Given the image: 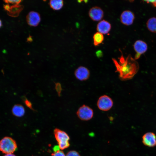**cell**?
I'll return each instance as SVG.
<instances>
[{
  "label": "cell",
  "instance_id": "6da1fadb",
  "mask_svg": "<svg viewBox=\"0 0 156 156\" xmlns=\"http://www.w3.org/2000/svg\"><path fill=\"white\" fill-rule=\"evenodd\" d=\"M113 61L115 66L116 72L118 73L119 79L125 81L131 79L138 72V63L132 57H128L125 59L122 56L118 62L114 59Z\"/></svg>",
  "mask_w": 156,
  "mask_h": 156
},
{
  "label": "cell",
  "instance_id": "7a4b0ae2",
  "mask_svg": "<svg viewBox=\"0 0 156 156\" xmlns=\"http://www.w3.org/2000/svg\"><path fill=\"white\" fill-rule=\"evenodd\" d=\"M17 149L16 141L11 137H5L0 141V151L3 153H13Z\"/></svg>",
  "mask_w": 156,
  "mask_h": 156
},
{
  "label": "cell",
  "instance_id": "3957f363",
  "mask_svg": "<svg viewBox=\"0 0 156 156\" xmlns=\"http://www.w3.org/2000/svg\"><path fill=\"white\" fill-rule=\"evenodd\" d=\"M53 132L55 138L60 149L63 150L69 146L70 137L67 133L57 128L54 129Z\"/></svg>",
  "mask_w": 156,
  "mask_h": 156
},
{
  "label": "cell",
  "instance_id": "277c9868",
  "mask_svg": "<svg viewBox=\"0 0 156 156\" xmlns=\"http://www.w3.org/2000/svg\"><path fill=\"white\" fill-rule=\"evenodd\" d=\"M93 110L85 105L80 107L76 112L78 117L81 120L87 121L91 119L93 116Z\"/></svg>",
  "mask_w": 156,
  "mask_h": 156
},
{
  "label": "cell",
  "instance_id": "5b68a950",
  "mask_svg": "<svg viewBox=\"0 0 156 156\" xmlns=\"http://www.w3.org/2000/svg\"><path fill=\"white\" fill-rule=\"evenodd\" d=\"M113 105L112 100L107 95H103L100 97L97 102L98 108L103 111L109 110L112 107Z\"/></svg>",
  "mask_w": 156,
  "mask_h": 156
},
{
  "label": "cell",
  "instance_id": "8992f818",
  "mask_svg": "<svg viewBox=\"0 0 156 156\" xmlns=\"http://www.w3.org/2000/svg\"><path fill=\"white\" fill-rule=\"evenodd\" d=\"M142 142L146 146L154 147L156 146V136L153 132H148L142 137Z\"/></svg>",
  "mask_w": 156,
  "mask_h": 156
},
{
  "label": "cell",
  "instance_id": "52a82bcc",
  "mask_svg": "<svg viewBox=\"0 0 156 156\" xmlns=\"http://www.w3.org/2000/svg\"><path fill=\"white\" fill-rule=\"evenodd\" d=\"M133 48L137 53L135 57V59H138L141 54L146 51L148 46L146 43L144 41L138 40L135 42L133 45Z\"/></svg>",
  "mask_w": 156,
  "mask_h": 156
},
{
  "label": "cell",
  "instance_id": "ba28073f",
  "mask_svg": "<svg viewBox=\"0 0 156 156\" xmlns=\"http://www.w3.org/2000/svg\"><path fill=\"white\" fill-rule=\"evenodd\" d=\"M135 19L134 14L131 11L126 10L121 13L120 16V20L123 24L127 26L132 24Z\"/></svg>",
  "mask_w": 156,
  "mask_h": 156
},
{
  "label": "cell",
  "instance_id": "9c48e42d",
  "mask_svg": "<svg viewBox=\"0 0 156 156\" xmlns=\"http://www.w3.org/2000/svg\"><path fill=\"white\" fill-rule=\"evenodd\" d=\"M88 14L90 18L94 21H100L104 16V12L102 10L97 6L92 8L90 10Z\"/></svg>",
  "mask_w": 156,
  "mask_h": 156
},
{
  "label": "cell",
  "instance_id": "30bf717a",
  "mask_svg": "<svg viewBox=\"0 0 156 156\" xmlns=\"http://www.w3.org/2000/svg\"><path fill=\"white\" fill-rule=\"evenodd\" d=\"M75 75L76 77L78 80L81 81H85L89 78L90 72L86 68L80 66L76 70L75 72Z\"/></svg>",
  "mask_w": 156,
  "mask_h": 156
},
{
  "label": "cell",
  "instance_id": "8fae6325",
  "mask_svg": "<svg viewBox=\"0 0 156 156\" xmlns=\"http://www.w3.org/2000/svg\"><path fill=\"white\" fill-rule=\"evenodd\" d=\"M27 21L29 25L31 26H37L40 21L39 14L37 12L31 11L29 13L27 17Z\"/></svg>",
  "mask_w": 156,
  "mask_h": 156
},
{
  "label": "cell",
  "instance_id": "7c38bea8",
  "mask_svg": "<svg viewBox=\"0 0 156 156\" xmlns=\"http://www.w3.org/2000/svg\"><path fill=\"white\" fill-rule=\"evenodd\" d=\"M111 27L110 24L105 20L100 21L97 24L96 29L98 32L102 34H106L110 31Z\"/></svg>",
  "mask_w": 156,
  "mask_h": 156
},
{
  "label": "cell",
  "instance_id": "4fadbf2b",
  "mask_svg": "<svg viewBox=\"0 0 156 156\" xmlns=\"http://www.w3.org/2000/svg\"><path fill=\"white\" fill-rule=\"evenodd\" d=\"M13 114L17 117L23 116L25 113V109L23 106L21 105L16 104L13 107L12 109Z\"/></svg>",
  "mask_w": 156,
  "mask_h": 156
},
{
  "label": "cell",
  "instance_id": "5bb4252c",
  "mask_svg": "<svg viewBox=\"0 0 156 156\" xmlns=\"http://www.w3.org/2000/svg\"><path fill=\"white\" fill-rule=\"evenodd\" d=\"M146 24L147 28L150 31L156 33V17H152L149 19Z\"/></svg>",
  "mask_w": 156,
  "mask_h": 156
},
{
  "label": "cell",
  "instance_id": "9a60e30c",
  "mask_svg": "<svg viewBox=\"0 0 156 156\" xmlns=\"http://www.w3.org/2000/svg\"><path fill=\"white\" fill-rule=\"evenodd\" d=\"M49 3L51 7L55 10L61 9L63 5V1L61 0H51Z\"/></svg>",
  "mask_w": 156,
  "mask_h": 156
},
{
  "label": "cell",
  "instance_id": "2e32d148",
  "mask_svg": "<svg viewBox=\"0 0 156 156\" xmlns=\"http://www.w3.org/2000/svg\"><path fill=\"white\" fill-rule=\"evenodd\" d=\"M104 39V36L102 34L99 32L96 33L93 36L94 45L95 46L99 45L103 42Z\"/></svg>",
  "mask_w": 156,
  "mask_h": 156
},
{
  "label": "cell",
  "instance_id": "e0dca14e",
  "mask_svg": "<svg viewBox=\"0 0 156 156\" xmlns=\"http://www.w3.org/2000/svg\"><path fill=\"white\" fill-rule=\"evenodd\" d=\"M23 101L25 105L28 108H29L31 110L35 111V110L32 107V104L31 102L28 100L25 96H24L23 99Z\"/></svg>",
  "mask_w": 156,
  "mask_h": 156
},
{
  "label": "cell",
  "instance_id": "ac0fdd59",
  "mask_svg": "<svg viewBox=\"0 0 156 156\" xmlns=\"http://www.w3.org/2000/svg\"><path fill=\"white\" fill-rule=\"evenodd\" d=\"M55 89L58 96H60L62 89L61 85L60 83H55Z\"/></svg>",
  "mask_w": 156,
  "mask_h": 156
},
{
  "label": "cell",
  "instance_id": "d6986e66",
  "mask_svg": "<svg viewBox=\"0 0 156 156\" xmlns=\"http://www.w3.org/2000/svg\"><path fill=\"white\" fill-rule=\"evenodd\" d=\"M51 156H66L64 152L60 150L54 151L52 153Z\"/></svg>",
  "mask_w": 156,
  "mask_h": 156
},
{
  "label": "cell",
  "instance_id": "ffe728a7",
  "mask_svg": "<svg viewBox=\"0 0 156 156\" xmlns=\"http://www.w3.org/2000/svg\"><path fill=\"white\" fill-rule=\"evenodd\" d=\"M66 156H81L78 152L76 151L71 150L68 151Z\"/></svg>",
  "mask_w": 156,
  "mask_h": 156
},
{
  "label": "cell",
  "instance_id": "44dd1931",
  "mask_svg": "<svg viewBox=\"0 0 156 156\" xmlns=\"http://www.w3.org/2000/svg\"><path fill=\"white\" fill-rule=\"evenodd\" d=\"M4 1L7 3L15 4H18L21 1V0H4Z\"/></svg>",
  "mask_w": 156,
  "mask_h": 156
},
{
  "label": "cell",
  "instance_id": "7402d4cb",
  "mask_svg": "<svg viewBox=\"0 0 156 156\" xmlns=\"http://www.w3.org/2000/svg\"><path fill=\"white\" fill-rule=\"evenodd\" d=\"M4 156H16L13 153H9V154H6Z\"/></svg>",
  "mask_w": 156,
  "mask_h": 156
},
{
  "label": "cell",
  "instance_id": "603a6c76",
  "mask_svg": "<svg viewBox=\"0 0 156 156\" xmlns=\"http://www.w3.org/2000/svg\"><path fill=\"white\" fill-rule=\"evenodd\" d=\"M150 1L151 2L154 6L156 7V1Z\"/></svg>",
  "mask_w": 156,
  "mask_h": 156
},
{
  "label": "cell",
  "instance_id": "cb8c5ba5",
  "mask_svg": "<svg viewBox=\"0 0 156 156\" xmlns=\"http://www.w3.org/2000/svg\"><path fill=\"white\" fill-rule=\"evenodd\" d=\"M2 25V22L1 20L0 19V28L1 27Z\"/></svg>",
  "mask_w": 156,
  "mask_h": 156
}]
</instances>
